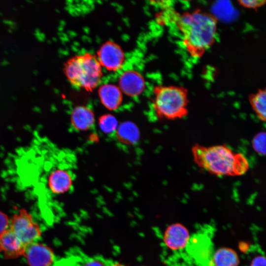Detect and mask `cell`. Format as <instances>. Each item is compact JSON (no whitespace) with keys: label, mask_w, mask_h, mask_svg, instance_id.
<instances>
[{"label":"cell","mask_w":266,"mask_h":266,"mask_svg":"<svg viewBox=\"0 0 266 266\" xmlns=\"http://www.w3.org/2000/svg\"><path fill=\"white\" fill-rule=\"evenodd\" d=\"M171 12L170 19L182 33L183 44L189 54L201 58L215 41L217 17L200 9L182 14Z\"/></svg>","instance_id":"1"},{"label":"cell","mask_w":266,"mask_h":266,"mask_svg":"<svg viewBox=\"0 0 266 266\" xmlns=\"http://www.w3.org/2000/svg\"><path fill=\"white\" fill-rule=\"evenodd\" d=\"M195 164L216 176H241L249 168L245 156L224 144L205 146L196 144L192 148Z\"/></svg>","instance_id":"2"},{"label":"cell","mask_w":266,"mask_h":266,"mask_svg":"<svg viewBox=\"0 0 266 266\" xmlns=\"http://www.w3.org/2000/svg\"><path fill=\"white\" fill-rule=\"evenodd\" d=\"M64 72L73 87L88 91L99 85L102 75V67L97 57L90 53L68 59L65 64Z\"/></svg>","instance_id":"3"},{"label":"cell","mask_w":266,"mask_h":266,"mask_svg":"<svg viewBox=\"0 0 266 266\" xmlns=\"http://www.w3.org/2000/svg\"><path fill=\"white\" fill-rule=\"evenodd\" d=\"M153 92V107L159 118L176 120L188 114V91L186 88L159 85L154 87Z\"/></svg>","instance_id":"4"},{"label":"cell","mask_w":266,"mask_h":266,"mask_svg":"<svg viewBox=\"0 0 266 266\" xmlns=\"http://www.w3.org/2000/svg\"><path fill=\"white\" fill-rule=\"evenodd\" d=\"M9 228L17 235L25 246L36 242L41 234L38 225L25 210H21L14 215L9 223Z\"/></svg>","instance_id":"5"},{"label":"cell","mask_w":266,"mask_h":266,"mask_svg":"<svg viewBox=\"0 0 266 266\" xmlns=\"http://www.w3.org/2000/svg\"><path fill=\"white\" fill-rule=\"evenodd\" d=\"M188 254L200 266H211L214 253L210 236L199 233L190 237L185 248Z\"/></svg>","instance_id":"6"},{"label":"cell","mask_w":266,"mask_h":266,"mask_svg":"<svg viewBox=\"0 0 266 266\" xmlns=\"http://www.w3.org/2000/svg\"><path fill=\"white\" fill-rule=\"evenodd\" d=\"M97 57L101 67L111 71L120 69L125 61L123 50L118 44L111 41H108L101 46Z\"/></svg>","instance_id":"7"},{"label":"cell","mask_w":266,"mask_h":266,"mask_svg":"<svg viewBox=\"0 0 266 266\" xmlns=\"http://www.w3.org/2000/svg\"><path fill=\"white\" fill-rule=\"evenodd\" d=\"M23 255L30 266H50L54 257L50 248L37 242L27 245Z\"/></svg>","instance_id":"8"},{"label":"cell","mask_w":266,"mask_h":266,"mask_svg":"<svg viewBox=\"0 0 266 266\" xmlns=\"http://www.w3.org/2000/svg\"><path fill=\"white\" fill-rule=\"evenodd\" d=\"M145 86L143 77L136 70H126L121 74L119 79V87L121 92L130 97L140 95Z\"/></svg>","instance_id":"9"},{"label":"cell","mask_w":266,"mask_h":266,"mask_svg":"<svg viewBox=\"0 0 266 266\" xmlns=\"http://www.w3.org/2000/svg\"><path fill=\"white\" fill-rule=\"evenodd\" d=\"M190 236L187 229L179 223L169 226L164 234V242L172 250H180L185 248Z\"/></svg>","instance_id":"10"},{"label":"cell","mask_w":266,"mask_h":266,"mask_svg":"<svg viewBox=\"0 0 266 266\" xmlns=\"http://www.w3.org/2000/svg\"><path fill=\"white\" fill-rule=\"evenodd\" d=\"M25 247L9 228L0 235V252L6 258H15L23 255Z\"/></svg>","instance_id":"11"},{"label":"cell","mask_w":266,"mask_h":266,"mask_svg":"<svg viewBox=\"0 0 266 266\" xmlns=\"http://www.w3.org/2000/svg\"><path fill=\"white\" fill-rule=\"evenodd\" d=\"M69 169L58 168L50 174L48 185L54 194H62L68 191L72 187L74 181L73 172Z\"/></svg>","instance_id":"12"},{"label":"cell","mask_w":266,"mask_h":266,"mask_svg":"<svg viewBox=\"0 0 266 266\" xmlns=\"http://www.w3.org/2000/svg\"><path fill=\"white\" fill-rule=\"evenodd\" d=\"M99 96L101 103L110 110L117 109L122 102V92L119 87L114 84L102 85L99 89Z\"/></svg>","instance_id":"13"},{"label":"cell","mask_w":266,"mask_h":266,"mask_svg":"<svg viewBox=\"0 0 266 266\" xmlns=\"http://www.w3.org/2000/svg\"><path fill=\"white\" fill-rule=\"evenodd\" d=\"M71 124L74 129L79 131L90 130L94 126L95 119L93 111L85 106H78L72 111Z\"/></svg>","instance_id":"14"},{"label":"cell","mask_w":266,"mask_h":266,"mask_svg":"<svg viewBox=\"0 0 266 266\" xmlns=\"http://www.w3.org/2000/svg\"><path fill=\"white\" fill-rule=\"evenodd\" d=\"M114 135L120 142L132 145L138 142L139 131L134 123L125 122L118 125Z\"/></svg>","instance_id":"15"},{"label":"cell","mask_w":266,"mask_h":266,"mask_svg":"<svg viewBox=\"0 0 266 266\" xmlns=\"http://www.w3.org/2000/svg\"><path fill=\"white\" fill-rule=\"evenodd\" d=\"M239 259L233 249L223 247L214 252L211 266H238Z\"/></svg>","instance_id":"16"},{"label":"cell","mask_w":266,"mask_h":266,"mask_svg":"<svg viewBox=\"0 0 266 266\" xmlns=\"http://www.w3.org/2000/svg\"><path fill=\"white\" fill-rule=\"evenodd\" d=\"M248 100L258 118L262 122L266 120V91L260 89L255 93L249 95Z\"/></svg>","instance_id":"17"},{"label":"cell","mask_w":266,"mask_h":266,"mask_svg":"<svg viewBox=\"0 0 266 266\" xmlns=\"http://www.w3.org/2000/svg\"><path fill=\"white\" fill-rule=\"evenodd\" d=\"M99 125L101 131L108 135H114L118 126L116 118L109 114L102 115L99 118Z\"/></svg>","instance_id":"18"},{"label":"cell","mask_w":266,"mask_h":266,"mask_svg":"<svg viewBox=\"0 0 266 266\" xmlns=\"http://www.w3.org/2000/svg\"><path fill=\"white\" fill-rule=\"evenodd\" d=\"M266 136L265 132H260L255 135L252 140L253 150L261 156L266 155Z\"/></svg>","instance_id":"19"},{"label":"cell","mask_w":266,"mask_h":266,"mask_svg":"<svg viewBox=\"0 0 266 266\" xmlns=\"http://www.w3.org/2000/svg\"><path fill=\"white\" fill-rule=\"evenodd\" d=\"M78 266H114L113 263L100 257H84L81 259Z\"/></svg>","instance_id":"20"},{"label":"cell","mask_w":266,"mask_h":266,"mask_svg":"<svg viewBox=\"0 0 266 266\" xmlns=\"http://www.w3.org/2000/svg\"><path fill=\"white\" fill-rule=\"evenodd\" d=\"M237 2L239 5L243 7L256 10L265 5L266 1L263 0H239Z\"/></svg>","instance_id":"21"},{"label":"cell","mask_w":266,"mask_h":266,"mask_svg":"<svg viewBox=\"0 0 266 266\" xmlns=\"http://www.w3.org/2000/svg\"><path fill=\"white\" fill-rule=\"evenodd\" d=\"M9 222L7 217L0 211V235L9 228Z\"/></svg>","instance_id":"22"},{"label":"cell","mask_w":266,"mask_h":266,"mask_svg":"<svg viewBox=\"0 0 266 266\" xmlns=\"http://www.w3.org/2000/svg\"><path fill=\"white\" fill-rule=\"evenodd\" d=\"M266 259L264 256L259 255L254 258L250 266H266Z\"/></svg>","instance_id":"23"}]
</instances>
